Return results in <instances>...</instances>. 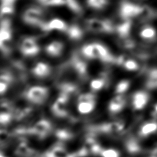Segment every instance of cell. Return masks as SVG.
I'll use <instances>...</instances> for the list:
<instances>
[{
  "label": "cell",
  "instance_id": "1",
  "mask_svg": "<svg viewBox=\"0 0 157 157\" xmlns=\"http://www.w3.org/2000/svg\"><path fill=\"white\" fill-rule=\"evenodd\" d=\"M95 98L91 94H85L78 98L77 109L82 114L91 113L95 108Z\"/></svg>",
  "mask_w": 157,
  "mask_h": 157
},
{
  "label": "cell",
  "instance_id": "2",
  "mask_svg": "<svg viewBox=\"0 0 157 157\" xmlns=\"http://www.w3.org/2000/svg\"><path fill=\"white\" fill-rule=\"evenodd\" d=\"M48 91L47 88L36 86L29 89L26 93V97L33 103L41 104L47 98Z\"/></svg>",
  "mask_w": 157,
  "mask_h": 157
},
{
  "label": "cell",
  "instance_id": "3",
  "mask_svg": "<svg viewBox=\"0 0 157 157\" xmlns=\"http://www.w3.org/2000/svg\"><path fill=\"white\" fill-rule=\"evenodd\" d=\"M43 13L42 10L36 7H32L26 10L23 16V20L26 23L33 26H41Z\"/></svg>",
  "mask_w": 157,
  "mask_h": 157
},
{
  "label": "cell",
  "instance_id": "4",
  "mask_svg": "<svg viewBox=\"0 0 157 157\" xmlns=\"http://www.w3.org/2000/svg\"><path fill=\"white\" fill-rule=\"evenodd\" d=\"M143 7L138 6L129 2H124L121 6L120 14L124 19H129V17L140 15L142 12Z\"/></svg>",
  "mask_w": 157,
  "mask_h": 157
},
{
  "label": "cell",
  "instance_id": "5",
  "mask_svg": "<svg viewBox=\"0 0 157 157\" xmlns=\"http://www.w3.org/2000/svg\"><path fill=\"white\" fill-rule=\"evenodd\" d=\"M68 100L69 97L61 94L56 100L53 106V112L55 115L59 117H64L68 113Z\"/></svg>",
  "mask_w": 157,
  "mask_h": 157
},
{
  "label": "cell",
  "instance_id": "6",
  "mask_svg": "<svg viewBox=\"0 0 157 157\" xmlns=\"http://www.w3.org/2000/svg\"><path fill=\"white\" fill-rule=\"evenodd\" d=\"M21 51L24 55L27 56H35L38 53L40 48L33 38L27 37L24 39L21 45Z\"/></svg>",
  "mask_w": 157,
  "mask_h": 157
},
{
  "label": "cell",
  "instance_id": "7",
  "mask_svg": "<svg viewBox=\"0 0 157 157\" xmlns=\"http://www.w3.org/2000/svg\"><path fill=\"white\" fill-rule=\"evenodd\" d=\"M87 27L90 31L93 32H110L112 31V26L108 21L91 19L89 20Z\"/></svg>",
  "mask_w": 157,
  "mask_h": 157
},
{
  "label": "cell",
  "instance_id": "8",
  "mask_svg": "<svg viewBox=\"0 0 157 157\" xmlns=\"http://www.w3.org/2000/svg\"><path fill=\"white\" fill-rule=\"evenodd\" d=\"M149 101V95L144 91H137L132 98V105L135 109L140 110L144 108Z\"/></svg>",
  "mask_w": 157,
  "mask_h": 157
},
{
  "label": "cell",
  "instance_id": "9",
  "mask_svg": "<svg viewBox=\"0 0 157 157\" xmlns=\"http://www.w3.org/2000/svg\"><path fill=\"white\" fill-rule=\"evenodd\" d=\"M40 27L46 31H52V30H58L61 31H67V26L66 23L60 19H53L48 23H42Z\"/></svg>",
  "mask_w": 157,
  "mask_h": 157
},
{
  "label": "cell",
  "instance_id": "10",
  "mask_svg": "<svg viewBox=\"0 0 157 157\" xmlns=\"http://www.w3.org/2000/svg\"><path fill=\"white\" fill-rule=\"evenodd\" d=\"M124 123L122 121H113L103 124L100 127V130L105 134H118L123 131Z\"/></svg>",
  "mask_w": 157,
  "mask_h": 157
},
{
  "label": "cell",
  "instance_id": "11",
  "mask_svg": "<svg viewBox=\"0 0 157 157\" xmlns=\"http://www.w3.org/2000/svg\"><path fill=\"white\" fill-rule=\"evenodd\" d=\"M51 124L49 122L45 120H42L35 124L32 129V131L34 134H37L39 136H44L49 132L51 129Z\"/></svg>",
  "mask_w": 157,
  "mask_h": 157
},
{
  "label": "cell",
  "instance_id": "12",
  "mask_svg": "<svg viewBox=\"0 0 157 157\" xmlns=\"http://www.w3.org/2000/svg\"><path fill=\"white\" fill-rule=\"evenodd\" d=\"M125 105V99L122 96H117L110 101L109 105V110L112 113H117L121 112Z\"/></svg>",
  "mask_w": 157,
  "mask_h": 157
},
{
  "label": "cell",
  "instance_id": "13",
  "mask_svg": "<svg viewBox=\"0 0 157 157\" xmlns=\"http://www.w3.org/2000/svg\"><path fill=\"white\" fill-rule=\"evenodd\" d=\"M45 50L46 52L51 56H58L63 50V44L60 42L54 41L47 45Z\"/></svg>",
  "mask_w": 157,
  "mask_h": 157
},
{
  "label": "cell",
  "instance_id": "14",
  "mask_svg": "<svg viewBox=\"0 0 157 157\" xmlns=\"http://www.w3.org/2000/svg\"><path fill=\"white\" fill-rule=\"evenodd\" d=\"M51 69L49 66L44 62H39L33 69V73L35 75L39 78L47 77L49 74Z\"/></svg>",
  "mask_w": 157,
  "mask_h": 157
},
{
  "label": "cell",
  "instance_id": "15",
  "mask_svg": "<svg viewBox=\"0 0 157 157\" xmlns=\"http://www.w3.org/2000/svg\"><path fill=\"white\" fill-rule=\"evenodd\" d=\"M157 131L156 122H149L143 124L140 129V135L141 136H147Z\"/></svg>",
  "mask_w": 157,
  "mask_h": 157
},
{
  "label": "cell",
  "instance_id": "16",
  "mask_svg": "<svg viewBox=\"0 0 157 157\" xmlns=\"http://www.w3.org/2000/svg\"><path fill=\"white\" fill-rule=\"evenodd\" d=\"M125 147L127 151L130 154H137L141 150V147L138 140L134 138H130L127 140L125 143Z\"/></svg>",
  "mask_w": 157,
  "mask_h": 157
},
{
  "label": "cell",
  "instance_id": "17",
  "mask_svg": "<svg viewBox=\"0 0 157 157\" xmlns=\"http://www.w3.org/2000/svg\"><path fill=\"white\" fill-rule=\"evenodd\" d=\"M82 52L84 56L89 59L97 58L96 49L94 43H91V44H88L84 46L82 49Z\"/></svg>",
  "mask_w": 157,
  "mask_h": 157
},
{
  "label": "cell",
  "instance_id": "18",
  "mask_svg": "<svg viewBox=\"0 0 157 157\" xmlns=\"http://www.w3.org/2000/svg\"><path fill=\"white\" fill-rule=\"evenodd\" d=\"M67 34L71 39L78 40L82 36V31L79 26L77 25H73L67 29Z\"/></svg>",
  "mask_w": 157,
  "mask_h": 157
},
{
  "label": "cell",
  "instance_id": "19",
  "mask_svg": "<svg viewBox=\"0 0 157 157\" xmlns=\"http://www.w3.org/2000/svg\"><path fill=\"white\" fill-rule=\"evenodd\" d=\"M47 157H70V155L61 146H56L47 154Z\"/></svg>",
  "mask_w": 157,
  "mask_h": 157
},
{
  "label": "cell",
  "instance_id": "20",
  "mask_svg": "<svg viewBox=\"0 0 157 157\" xmlns=\"http://www.w3.org/2000/svg\"><path fill=\"white\" fill-rule=\"evenodd\" d=\"M140 36L143 39H152L156 36V30L152 26H145L140 31Z\"/></svg>",
  "mask_w": 157,
  "mask_h": 157
},
{
  "label": "cell",
  "instance_id": "21",
  "mask_svg": "<svg viewBox=\"0 0 157 157\" xmlns=\"http://www.w3.org/2000/svg\"><path fill=\"white\" fill-rule=\"evenodd\" d=\"M130 29L131 22L129 21H126L117 27V31L121 37H125L129 34Z\"/></svg>",
  "mask_w": 157,
  "mask_h": 157
},
{
  "label": "cell",
  "instance_id": "22",
  "mask_svg": "<svg viewBox=\"0 0 157 157\" xmlns=\"http://www.w3.org/2000/svg\"><path fill=\"white\" fill-rule=\"evenodd\" d=\"M74 67L76 71L80 75H85L86 71V64L83 61L78 59H75L74 60Z\"/></svg>",
  "mask_w": 157,
  "mask_h": 157
},
{
  "label": "cell",
  "instance_id": "23",
  "mask_svg": "<svg viewBox=\"0 0 157 157\" xmlns=\"http://www.w3.org/2000/svg\"><path fill=\"white\" fill-rule=\"evenodd\" d=\"M17 153L20 156H29L31 153V150L26 143H22L19 145L17 147Z\"/></svg>",
  "mask_w": 157,
  "mask_h": 157
},
{
  "label": "cell",
  "instance_id": "24",
  "mask_svg": "<svg viewBox=\"0 0 157 157\" xmlns=\"http://www.w3.org/2000/svg\"><path fill=\"white\" fill-rule=\"evenodd\" d=\"M105 85V80L102 78H96L93 80L90 83V86L93 90L98 91L104 87Z\"/></svg>",
  "mask_w": 157,
  "mask_h": 157
},
{
  "label": "cell",
  "instance_id": "25",
  "mask_svg": "<svg viewBox=\"0 0 157 157\" xmlns=\"http://www.w3.org/2000/svg\"><path fill=\"white\" fill-rule=\"evenodd\" d=\"M107 0H87V4L93 9H100L107 4Z\"/></svg>",
  "mask_w": 157,
  "mask_h": 157
},
{
  "label": "cell",
  "instance_id": "26",
  "mask_svg": "<svg viewBox=\"0 0 157 157\" xmlns=\"http://www.w3.org/2000/svg\"><path fill=\"white\" fill-rule=\"evenodd\" d=\"M129 87V82L128 80H122L116 86V92L117 94H123Z\"/></svg>",
  "mask_w": 157,
  "mask_h": 157
},
{
  "label": "cell",
  "instance_id": "27",
  "mask_svg": "<svg viewBox=\"0 0 157 157\" xmlns=\"http://www.w3.org/2000/svg\"><path fill=\"white\" fill-rule=\"evenodd\" d=\"M14 12V5L1 4L0 13L2 15H9Z\"/></svg>",
  "mask_w": 157,
  "mask_h": 157
},
{
  "label": "cell",
  "instance_id": "28",
  "mask_svg": "<svg viewBox=\"0 0 157 157\" xmlns=\"http://www.w3.org/2000/svg\"><path fill=\"white\" fill-rule=\"evenodd\" d=\"M101 155L102 157H120V153L114 149H107L102 150Z\"/></svg>",
  "mask_w": 157,
  "mask_h": 157
},
{
  "label": "cell",
  "instance_id": "29",
  "mask_svg": "<svg viewBox=\"0 0 157 157\" xmlns=\"http://www.w3.org/2000/svg\"><path fill=\"white\" fill-rule=\"evenodd\" d=\"M123 66L128 71H135L139 68L137 62L134 59H127L124 62Z\"/></svg>",
  "mask_w": 157,
  "mask_h": 157
},
{
  "label": "cell",
  "instance_id": "30",
  "mask_svg": "<svg viewBox=\"0 0 157 157\" xmlns=\"http://www.w3.org/2000/svg\"><path fill=\"white\" fill-rule=\"evenodd\" d=\"M67 6L75 13H79L81 10V7L76 0H71Z\"/></svg>",
  "mask_w": 157,
  "mask_h": 157
},
{
  "label": "cell",
  "instance_id": "31",
  "mask_svg": "<svg viewBox=\"0 0 157 157\" xmlns=\"http://www.w3.org/2000/svg\"><path fill=\"white\" fill-rule=\"evenodd\" d=\"M71 0H49L48 6H62V5H68Z\"/></svg>",
  "mask_w": 157,
  "mask_h": 157
},
{
  "label": "cell",
  "instance_id": "32",
  "mask_svg": "<svg viewBox=\"0 0 157 157\" xmlns=\"http://www.w3.org/2000/svg\"><path fill=\"white\" fill-rule=\"evenodd\" d=\"M57 136L59 138V139H62V140H66L69 139L71 137V134L69 132H67L64 130H61L59 131L57 134Z\"/></svg>",
  "mask_w": 157,
  "mask_h": 157
},
{
  "label": "cell",
  "instance_id": "33",
  "mask_svg": "<svg viewBox=\"0 0 157 157\" xmlns=\"http://www.w3.org/2000/svg\"><path fill=\"white\" fill-rule=\"evenodd\" d=\"M8 86L9 85L5 82H0V94L5 93L8 89Z\"/></svg>",
  "mask_w": 157,
  "mask_h": 157
},
{
  "label": "cell",
  "instance_id": "34",
  "mask_svg": "<svg viewBox=\"0 0 157 157\" xmlns=\"http://www.w3.org/2000/svg\"><path fill=\"white\" fill-rule=\"evenodd\" d=\"M1 4H9V5H14L16 0H1Z\"/></svg>",
  "mask_w": 157,
  "mask_h": 157
},
{
  "label": "cell",
  "instance_id": "35",
  "mask_svg": "<svg viewBox=\"0 0 157 157\" xmlns=\"http://www.w3.org/2000/svg\"><path fill=\"white\" fill-rule=\"evenodd\" d=\"M154 111L157 113V104H156L155 106H154Z\"/></svg>",
  "mask_w": 157,
  "mask_h": 157
},
{
  "label": "cell",
  "instance_id": "36",
  "mask_svg": "<svg viewBox=\"0 0 157 157\" xmlns=\"http://www.w3.org/2000/svg\"><path fill=\"white\" fill-rule=\"evenodd\" d=\"M0 157H6V156H5L4 155H3V154H2L0 153Z\"/></svg>",
  "mask_w": 157,
  "mask_h": 157
},
{
  "label": "cell",
  "instance_id": "37",
  "mask_svg": "<svg viewBox=\"0 0 157 157\" xmlns=\"http://www.w3.org/2000/svg\"><path fill=\"white\" fill-rule=\"evenodd\" d=\"M151 157H156V156H151Z\"/></svg>",
  "mask_w": 157,
  "mask_h": 157
}]
</instances>
